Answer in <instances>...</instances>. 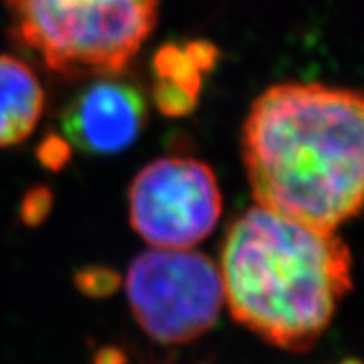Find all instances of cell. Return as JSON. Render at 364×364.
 <instances>
[{
	"instance_id": "6da1fadb",
	"label": "cell",
	"mask_w": 364,
	"mask_h": 364,
	"mask_svg": "<svg viewBox=\"0 0 364 364\" xmlns=\"http://www.w3.org/2000/svg\"><path fill=\"white\" fill-rule=\"evenodd\" d=\"M364 102L359 91L281 82L253 101L242 154L257 206L335 232L363 206Z\"/></svg>"
},
{
	"instance_id": "7a4b0ae2",
	"label": "cell",
	"mask_w": 364,
	"mask_h": 364,
	"mask_svg": "<svg viewBox=\"0 0 364 364\" xmlns=\"http://www.w3.org/2000/svg\"><path fill=\"white\" fill-rule=\"evenodd\" d=\"M218 268L232 318L288 351L309 350L353 287L344 240L262 206L230 225Z\"/></svg>"
},
{
	"instance_id": "3957f363",
	"label": "cell",
	"mask_w": 364,
	"mask_h": 364,
	"mask_svg": "<svg viewBox=\"0 0 364 364\" xmlns=\"http://www.w3.org/2000/svg\"><path fill=\"white\" fill-rule=\"evenodd\" d=\"M160 0H6L11 38L62 78L125 71L159 21Z\"/></svg>"
},
{
	"instance_id": "277c9868",
	"label": "cell",
	"mask_w": 364,
	"mask_h": 364,
	"mask_svg": "<svg viewBox=\"0 0 364 364\" xmlns=\"http://www.w3.org/2000/svg\"><path fill=\"white\" fill-rule=\"evenodd\" d=\"M125 288L139 327L164 346L188 344L205 335L225 303L218 264L192 250L153 247L138 255Z\"/></svg>"
},
{
	"instance_id": "5b68a950",
	"label": "cell",
	"mask_w": 364,
	"mask_h": 364,
	"mask_svg": "<svg viewBox=\"0 0 364 364\" xmlns=\"http://www.w3.org/2000/svg\"><path fill=\"white\" fill-rule=\"evenodd\" d=\"M223 210L210 166L190 156L147 164L129 192L130 225L153 247L190 250L216 227Z\"/></svg>"
},
{
	"instance_id": "8992f818",
	"label": "cell",
	"mask_w": 364,
	"mask_h": 364,
	"mask_svg": "<svg viewBox=\"0 0 364 364\" xmlns=\"http://www.w3.org/2000/svg\"><path fill=\"white\" fill-rule=\"evenodd\" d=\"M147 123V102L127 80L97 77L62 114L65 141L82 153L115 154L129 149Z\"/></svg>"
},
{
	"instance_id": "52a82bcc",
	"label": "cell",
	"mask_w": 364,
	"mask_h": 364,
	"mask_svg": "<svg viewBox=\"0 0 364 364\" xmlns=\"http://www.w3.org/2000/svg\"><path fill=\"white\" fill-rule=\"evenodd\" d=\"M216 45L205 39L168 43L153 58L154 105L169 117L192 114L199 102L206 73L216 68Z\"/></svg>"
},
{
	"instance_id": "ba28073f",
	"label": "cell",
	"mask_w": 364,
	"mask_h": 364,
	"mask_svg": "<svg viewBox=\"0 0 364 364\" xmlns=\"http://www.w3.org/2000/svg\"><path fill=\"white\" fill-rule=\"evenodd\" d=\"M43 108L45 90L34 69L19 58L0 54V149L28 138Z\"/></svg>"
},
{
	"instance_id": "9c48e42d",
	"label": "cell",
	"mask_w": 364,
	"mask_h": 364,
	"mask_svg": "<svg viewBox=\"0 0 364 364\" xmlns=\"http://www.w3.org/2000/svg\"><path fill=\"white\" fill-rule=\"evenodd\" d=\"M119 283V279L112 269L106 268H90L82 269L77 275V287L82 294L90 297H105L110 296Z\"/></svg>"
},
{
	"instance_id": "30bf717a",
	"label": "cell",
	"mask_w": 364,
	"mask_h": 364,
	"mask_svg": "<svg viewBox=\"0 0 364 364\" xmlns=\"http://www.w3.org/2000/svg\"><path fill=\"white\" fill-rule=\"evenodd\" d=\"M53 205V196L45 188H34L32 192L26 193L23 201V221L28 225H36L39 221L43 220L50 210Z\"/></svg>"
},
{
	"instance_id": "8fae6325",
	"label": "cell",
	"mask_w": 364,
	"mask_h": 364,
	"mask_svg": "<svg viewBox=\"0 0 364 364\" xmlns=\"http://www.w3.org/2000/svg\"><path fill=\"white\" fill-rule=\"evenodd\" d=\"M39 159L50 169L62 168L69 160V144L65 139L47 138L39 147Z\"/></svg>"
},
{
	"instance_id": "7c38bea8",
	"label": "cell",
	"mask_w": 364,
	"mask_h": 364,
	"mask_svg": "<svg viewBox=\"0 0 364 364\" xmlns=\"http://www.w3.org/2000/svg\"><path fill=\"white\" fill-rule=\"evenodd\" d=\"M342 364H360L359 360H353V359H348V360H344V363Z\"/></svg>"
}]
</instances>
